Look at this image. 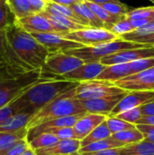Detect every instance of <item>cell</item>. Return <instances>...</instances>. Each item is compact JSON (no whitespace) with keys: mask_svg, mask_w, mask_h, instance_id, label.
<instances>
[{"mask_svg":"<svg viewBox=\"0 0 154 155\" xmlns=\"http://www.w3.org/2000/svg\"><path fill=\"white\" fill-rule=\"evenodd\" d=\"M79 84L78 82L67 80H50L34 84L18 97L23 113L36 114L50 103L75 89Z\"/></svg>","mask_w":154,"mask_h":155,"instance_id":"1","label":"cell"},{"mask_svg":"<svg viewBox=\"0 0 154 155\" xmlns=\"http://www.w3.org/2000/svg\"><path fill=\"white\" fill-rule=\"evenodd\" d=\"M5 32L10 46L22 62L32 70L44 66L50 53L30 33L15 24L6 28Z\"/></svg>","mask_w":154,"mask_h":155,"instance_id":"2","label":"cell"},{"mask_svg":"<svg viewBox=\"0 0 154 155\" xmlns=\"http://www.w3.org/2000/svg\"><path fill=\"white\" fill-rule=\"evenodd\" d=\"M74 91L75 89L66 93L34 114L27 125V129L54 119L87 114L80 100L74 97Z\"/></svg>","mask_w":154,"mask_h":155,"instance_id":"3","label":"cell"},{"mask_svg":"<svg viewBox=\"0 0 154 155\" xmlns=\"http://www.w3.org/2000/svg\"><path fill=\"white\" fill-rule=\"evenodd\" d=\"M143 47H150V45L135 43L133 41H127L118 37L110 42L93 46H83L80 48L68 50L64 53L71 55H74L82 59L84 63H92L100 62L102 58L123 50L137 49Z\"/></svg>","mask_w":154,"mask_h":155,"instance_id":"4","label":"cell"},{"mask_svg":"<svg viewBox=\"0 0 154 155\" xmlns=\"http://www.w3.org/2000/svg\"><path fill=\"white\" fill-rule=\"evenodd\" d=\"M50 81L43 78L42 70L35 69L15 77L5 79L0 82V108L12 103L20 97L34 84L42 82Z\"/></svg>","mask_w":154,"mask_h":155,"instance_id":"5","label":"cell"},{"mask_svg":"<svg viewBox=\"0 0 154 155\" xmlns=\"http://www.w3.org/2000/svg\"><path fill=\"white\" fill-rule=\"evenodd\" d=\"M84 62L64 52L50 53L44 66L41 68L42 76L47 80H63L61 76L76 69Z\"/></svg>","mask_w":154,"mask_h":155,"instance_id":"6","label":"cell"},{"mask_svg":"<svg viewBox=\"0 0 154 155\" xmlns=\"http://www.w3.org/2000/svg\"><path fill=\"white\" fill-rule=\"evenodd\" d=\"M127 93H129V91L122 89L113 83L95 79L81 82L75 88L74 97L79 100H88L116 96Z\"/></svg>","mask_w":154,"mask_h":155,"instance_id":"7","label":"cell"},{"mask_svg":"<svg viewBox=\"0 0 154 155\" xmlns=\"http://www.w3.org/2000/svg\"><path fill=\"white\" fill-rule=\"evenodd\" d=\"M153 66L154 57L144 58L131 63L113 64L106 66V68L102 72V74L96 78V80L115 83L121 79L133 75Z\"/></svg>","mask_w":154,"mask_h":155,"instance_id":"8","label":"cell"},{"mask_svg":"<svg viewBox=\"0 0 154 155\" xmlns=\"http://www.w3.org/2000/svg\"><path fill=\"white\" fill-rule=\"evenodd\" d=\"M62 35L65 39L80 43L84 46L97 45L118 38L108 29L95 27H85L77 31L62 33Z\"/></svg>","mask_w":154,"mask_h":155,"instance_id":"9","label":"cell"},{"mask_svg":"<svg viewBox=\"0 0 154 155\" xmlns=\"http://www.w3.org/2000/svg\"><path fill=\"white\" fill-rule=\"evenodd\" d=\"M41 45H43L49 53L66 52L68 50L83 47L80 43L65 39L62 33L48 32V33H32L31 34Z\"/></svg>","mask_w":154,"mask_h":155,"instance_id":"10","label":"cell"},{"mask_svg":"<svg viewBox=\"0 0 154 155\" xmlns=\"http://www.w3.org/2000/svg\"><path fill=\"white\" fill-rule=\"evenodd\" d=\"M113 84L129 92L154 91V66L133 75L121 79Z\"/></svg>","mask_w":154,"mask_h":155,"instance_id":"11","label":"cell"},{"mask_svg":"<svg viewBox=\"0 0 154 155\" xmlns=\"http://www.w3.org/2000/svg\"><path fill=\"white\" fill-rule=\"evenodd\" d=\"M151 57H154V46L123 50L102 58L100 63L106 66H109L113 64L131 63L133 61Z\"/></svg>","mask_w":154,"mask_h":155,"instance_id":"12","label":"cell"},{"mask_svg":"<svg viewBox=\"0 0 154 155\" xmlns=\"http://www.w3.org/2000/svg\"><path fill=\"white\" fill-rule=\"evenodd\" d=\"M154 102V91H132L125 95L115 106L109 116H115L124 111L141 107L143 104Z\"/></svg>","mask_w":154,"mask_h":155,"instance_id":"13","label":"cell"},{"mask_svg":"<svg viewBox=\"0 0 154 155\" xmlns=\"http://www.w3.org/2000/svg\"><path fill=\"white\" fill-rule=\"evenodd\" d=\"M128 94L129 93L105 98L80 100V102L87 113L109 116L115 106L119 104V102Z\"/></svg>","mask_w":154,"mask_h":155,"instance_id":"14","label":"cell"},{"mask_svg":"<svg viewBox=\"0 0 154 155\" xmlns=\"http://www.w3.org/2000/svg\"><path fill=\"white\" fill-rule=\"evenodd\" d=\"M106 68V65L103 64L100 62H92L84 63L76 69L64 74L62 77L63 80L74 81V82H85L95 80L102 72Z\"/></svg>","mask_w":154,"mask_h":155,"instance_id":"15","label":"cell"},{"mask_svg":"<svg viewBox=\"0 0 154 155\" xmlns=\"http://www.w3.org/2000/svg\"><path fill=\"white\" fill-rule=\"evenodd\" d=\"M15 25L23 30L32 33H59L57 29L50 23V21L41 13H35L17 19Z\"/></svg>","mask_w":154,"mask_h":155,"instance_id":"16","label":"cell"},{"mask_svg":"<svg viewBox=\"0 0 154 155\" xmlns=\"http://www.w3.org/2000/svg\"><path fill=\"white\" fill-rule=\"evenodd\" d=\"M107 116L95 114H85L83 115L74 125V130L76 135V139L82 141L88 134H90L98 125L106 120Z\"/></svg>","mask_w":154,"mask_h":155,"instance_id":"17","label":"cell"},{"mask_svg":"<svg viewBox=\"0 0 154 155\" xmlns=\"http://www.w3.org/2000/svg\"><path fill=\"white\" fill-rule=\"evenodd\" d=\"M41 14L44 15L50 21V23L57 29L59 33H69V32L77 31V30L88 27V26H84V25L75 23L70 18L48 7H45V9L43 12H41Z\"/></svg>","mask_w":154,"mask_h":155,"instance_id":"18","label":"cell"},{"mask_svg":"<svg viewBox=\"0 0 154 155\" xmlns=\"http://www.w3.org/2000/svg\"><path fill=\"white\" fill-rule=\"evenodd\" d=\"M81 148V141L77 139L60 140L56 143L36 150V155H73Z\"/></svg>","mask_w":154,"mask_h":155,"instance_id":"19","label":"cell"},{"mask_svg":"<svg viewBox=\"0 0 154 155\" xmlns=\"http://www.w3.org/2000/svg\"><path fill=\"white\" fill-rule=\"evenodd\" d=\"M72 8L85 22V24L89 27L106 29L105 25L99 19V17L94 14V12L85 2H76L72 5Z\"/></svg>","mask_w":154,"mask_h":155,"instance_id":"20","label":"cell"},{"mask_svg":"<svg viewBox=\"0 0 154 155\" xmlns=\"http://www.w3.org/2000/svg\"><path fill=\"white\" fill-rule=\"evenodd\" d=\"M33 116H34L33 114H25V113H21L14 115L0 124V133L15 132L20 129L27 127Z\"/></svg>","mask_w":154,"mask_h":155,"instance_id":"21","label":"cell"},{"mask_svg":"<svg viewBox=\"0 0 154 155\" xmlns=\"http://www.w3.org/2000/svg\"><path fill=\"white\" fill-rule=\"evenodd\" d=\"M28 129L27 127L15 132H2L0 133V155H3L16 142L26 139Z\"/></svg>","mask_w":154,"mask_h":155,"instance_id":"22","label":"cell"},{"mask_svg":"<svg viewBox=\"0 0 154 155\" xmlns=\"http://www.w3.org/2000/svg\"><path fill=\"white\" fill-rule=\"evenodd\" d=\"M120 155H154V143L147 139L120 148Z\"/></svg>","mask_w":154,"mask_h":155,"instance_id":"23","label":"cell"},{"mask_svg":"<svg viewBox=\"0 0 154 155\" xmlns=\"http://www.w3.org/2000/svg\"><path fill=\"white\" fill-rule=\"evenodd\" d=\"M84 2L90 6V8L94 12V14L99 17V19L105 25V27L108 30H110L114 24H116L117 22L126 17V16L112 15L107 10H105L100 4H96L91 1H84Z\"/></svg>","mask_w":154,"mask_h":155,"instance_id":"24","label":"cell"},{"mask_svg":"<svg viewBox=\"0 0 154 155\" xmlns=\"http://www.w3.org/2000/svg\"><path fill=\"white\" fill-rule=\"evenodd\" d=\"M125 146L124 143L114 140L112 137H109L107 139L98 141L95 143H93L89 145H86L84 147H82L77 152L78 153H94V152H100L104 150H110V149H115V148H122Z\"/></svg>","mask_w":154,"mask_h":155,"instance_id":"25","label":"cell"},{"mask_svg":"<svg viewBox=\"0 0 154 155\" xmlns=\"http://www.w3.org/2000/svg\"><path fill=\"white\" fill-rule=\"evenodd\" d=\"M112 132L110 131L106 120L102 123L100 125H98L90 134H88L84 139H83L81 141V148L84 147L86 145H89L93 143L98 142V141H102L104 139H107L109 137L112 136Z\"/></svg>","mask_w":154,"mask_h":155,"instance_id":"26","label":"cell"},{"mask_svg":"<svg viewBox=\"0 0 154 155\" xmlns=\"http://www.w3.org/2000/svg\"><path fill=\"white\" fill-rule=\"evenodd\" d=\"M111 137L116 141H119V142L124 143L125 145L137 143L145 139L144 135L137 129V127L134 129H130V130H126V131H123L121 133L113 134H112Z\"/></svg>","mask_w":154,"mask_h":155,"instance_id":"27","label":"cell"},{"mask_svg":"<svg viewBox=\"0 0 154 155\" xmlns=\"http://www.w3.org/2000/svg\"><path fill=\"white\" fill-rule=\"evenodd\" d=\"M7 5L15 15L16 19L23 18L32 14H35L28 0H6Z\"/></svg>","mask_w":154,"mask_h":155,"instance_id":"28","label":"cell"},{"mask_svg":"<svg viewBox=\"0 0 154 155\" xmlns=\"http://www.w3.org/2000/svg\"><path fill=\"white\" fill-rule=\"evenodd\" d=\"M46 7L70 18L71 20H73L74 22L79 24V25H84V26H88L85 22L74 12V10L72 8V6H68V5H59V4H55V3H53V2H48L47 5H46ZM89 27V26H88Z\"/></svg>","mask_w":154,"mask_h":155,"instance_id":"29","label":"cell"},{"mask_svg":"<svg viewBox=\"0 0 154 155\" xmlns=\"http://www.w3.org/2000/svg\"><path fill=\"white\" fill-rule=\"evenodd\" d=\"M59 141L60 140L56 136H54L51 134H42L38 136H36L35 138H34L32 141H30L29 146L34 151H36L39 149L49 147V146L56 143Z\"/></svg>","mask_w":154,"mask_h":155,"instance_id":"30","label":"cell"},{"mask_svg":"<svg viewBox=\"0 0 154 155\" xmlns=\"http://www.w3.org/2000/svg\"><path fill=\"white\" fill-rule=\"evenodd\" d=\"M16 17L6 1L0 5V30H5L16 23Z\"/></svg>","mask_w":154,"mask_h":155,"instance_id":"31","label":"cell"},{"mask_svg":"<svg viewBox=\"0 0 154 155\" xmlns=\"http://www.w3.org/2000/svg\"><path fill=\"white\" fill-rule=\"evenodd\" d=\"M21 113H23L22 104L20 103L19 98H17L12 103L0 108V124L7 119H9L10 117Z\"/></svg>","mask_w":154,"mask_h":155,"instance_id":"32","label":"cell"},{"mask_svg":"<svg viewBox=\"0 0 154 155\" xmlns=\"http://www.w3.org/2000/svg\"><path fill=\"white\" fill-rule=\"evenodd\" d=\"M106 123H107V125H108V127H109V129L113 134H117V133H121V132H123L126 130L136 128L135 124L124 122L121 119H118L115 116H107Z\"/></svg>","mask_w":154,"mask_h":155,"instance_id":"33","label":"cell"},{"mask_svg":"<svg viewBox=\"0 0 154 155\" xmlns=\"http://www.w3.org/2000/svg\"><path fill=\"white\" fill-rule=\"evenodd\" d=\"M42 134H51L56 136L59 140H67V139H76V135L73 127H59V128H49L44 130ZM39 134V135H40Z\"/></svg>","mask_w":154,"mask_h":155,"instance_id":"34","label":"cell"},{"mask_svg":"<svg viewBox=\"0 0 154 155\" xmlns=\"http://www.w3.org/2000/svg\"><path fill=\"white\" fill-rule=\"evenodd\" d=\"M102 6L107 10L109 13L114 15H121V16H126V14L129 12L128 7L126 5L120 2V0H113L110 2H106L103 4H100Z\"/></svg>","mask_w":154,"mask_h":155,"instance_id":"35","label":"cell"},{"mask_svg":"<svg viewBox=\"0 0 154 155\" xmlns=\"http://www.w3.org/2000/svg\"><path fill=\"white\" fill-rule=\"evenodd\" d=\"M126 18L130 20L154 18V6L141 7L129 10V12L126 14Z\"/></svg>","mask_w":154,"mask_h":155,"instance_id":"36","label":"cell"},{"mask_svg":"<svg viewBox=\"0 0 154 155\" xmlns=\"http://www.w3.org/2000/svg\"><path fill=\"white\" fill-rule=\"evenodd\" d=\"M110 31L113 34H114L116 36L120 37L125 34H128V33L134 31V28L132 25L131 20L125 17V18L122 19L121 21L117 22L116 24H114L112 26V28L110 29Z\"/></svg>","mask_w":154,"mask_h":155,"instance_id":"37","label":"cell"},{"mask_svg":"<svg viewBox=\"0 0 154 155\" xmlns=\"http://www.w3.org/2000/svg\"><path fill=\"white\" fill-rule=\"evenodd\" d=\"M142 116H143V114L141 113L140 107L133 108V109L124 111V112L120 113L117 115H115V117H117L118 119H121L124 122H127L129 124H133L135 125L139 123Z\"/></svg>","mask_w":154,"mask_h":155,"instance_id":"38","label":"cell"},{"mask_svg":"<svg viewBox=\"0 0 154 155\" xmlns=\"http://www.w3.org/2000/svg\"><path fill=\"white\" fill-rule=\"evenodd\" d=\"M154 33V19L149 23L148 25H146L145 26L142 27V28H139L137 30H134L131 33H128V34H125L122 36H120V38L122 39H124V40H127V41H130L131 39L134 38V37H137V36H142V35H150V34H153Z\"/></svg>","mask_w":154,"mask_h":155,"instance_id":"39","label":"cell"},{"mask_svg":"<svg viewBox=\"0 0 154 155\" xmlns=\"http://www.w3.org/2000/svg\"><path fill=\"white\" fill-rule=\"evenodd\" d=\"M29 148H30L29 142L26 139H23V140L16 142L3 155H21Z\"/></svg>","mask_w":154,"mask_h":155,"instance_id":"40","label":"cell"},{"mask_svg":"<svg viewBox=\"0 0 154 155\" xmlns=\"http://www.w3.org/2000/svg\"><path fill=\"white\" fill-rule=\"evenodd\" d=\"M130 41L139 43V44H143V45H150V46H154V33L153 34H150V35H146L134 37V38L131 39Z\"/></svg>","mask_w":154,"mask_h":155,"instance_id":"41","label":"cell"},{"mask_svg":"<svg viewBox=\"0 0 154 155\" xmlns=\"http://www.w3.org/2000/svg\"><path fill=\"white\" fill-rule=\"evenodd\" d=\"M28 2L30 3V5L32 6V9L34 10V13L43 12L45 9L46 5L48 3V2L44 1V0H28Z\"/></svg>","mask_w":154,"mask_h":155,"instance_id":"42","label":"cell"},{"mask_svg":"<svg viewBox=\"0 0 154 155\" xmlns=\"http://www.w3.org/2000/svg\"><path fill=\"white\" fill-rule=\"evenodd\" d=\"M73 155H120V148L104 150V151L94 152V153H75Z\"/></svg>","mask_w":154,"mask_h":155,"instance_id":"43","label":"cell"},{"mask_svg":"<svg viewBox=\"0 0 154 155\" xmlns=\"http://www.w3.org/2000/svg\"><path fill=\"white\" fill-rule=\"evenodd\" d=\"M137 129L144 135V137L154 135V125H147V124H136Z\"/></svg>","mask_w":154,"mask_h":155,"instance_id":"44","label":"cell"},{"mask_svg":"<svg viewBox=\"0 0 154 155\" xmlns=\"http://www.w3.org/2000/svg\"><path fill=\"white\" fill-rule=\"evenodd\" d=\"M140 110H141V113L143 115H146V116L152 115V116H154V102L142 105L140 107Z\"/></svg>","mask_w":154,"mask_h":155,"instance_id":"45","label":"cell"},{"mask_svg":"<svg viewBox=\"0 0 154 155\" xmlns=\"http://www.w3.org/2000/svg\"><path fill=\"white\" fill-rule=\"evenodd\" d=\"M154 18H147V19H137V20H131L132 25L134 28V30H137L139 28H142L151 23Z\"/></svg>","mask_w":154,"mask_h":155,"instance_id":"46","label":"cell"},{"mask_svg":"<svg viewBox=\"0 0 154 155\" xmlns=\"http://www.w3.org/2000/svg\"><path fill=\"white\" fill-rule=\"evenodd\" d=\"M137 124H147V125H154V116L152 115H143L141 120Z\"/></svg>","mask_w":154,"mask_h":155,"instance_id":"47","label":"cell"},{"mask_svg":"<svg viewBox=\"0 0 154 155\" xmlns=\"http://www.w3.org/2000/svg\"><path fill=\"white\" fill-rule=\"evenodd\" d=\"M50 2H53V3H55V4H59V5H63L72 6L77 1L76 0H50Z\"/></svg>","mask_w":154,"mask_h":155,"instance_id":"48","label":"cell"},{"mask_svg":"<svg viewBox=\"0 0 154 155\" xmlns=\"http://www.w3.org/2000/svg\"><path fill=\"white\" fill-rule=\"evenodd\" d=\"M21 155H36V153H35V151H34L33 149L29 148V149H27L24 153H22Z\"/></svg>","mask_w":154,"mask_h":155,"instance_id":"49","label":"cell"},{"mask_svg":"<svg viewBox=\"0 0 154 155\" xmlns=\"http://www.w3.org/2000/svg\"><path fill=\"white\" fill-rule=\"evenodd\" d=\"M86 1H91V2L96 3V4H103V3L110 2V1H113V0H86Z\"/></svg>","mask_w":154,"mask_h":155,"instance_id":"50","label":"cell"},{"mask_svg":"<svg viewBox=\"0 0 154 155\" xmlns=\"http://www.w3.org/2000/svg\"><path fill=\"white\" fill-rule=\"evenodd\" d=\"M145 139H147V140H148V141H150L151 143H154V135H152V136H148V137H146Z\"/></svg>","mask_w":154,"mask_h":155,"instance_id":"51","label":"cell"},{"mask_svg":"<svg viewBox=\"0 0 154 155\" xmlns=\"http://www.w3.org/2000/svg\"><path fill=\"white\" fill-rule=\"evenodd\" d=\"M6 0H0V5L2 4V3H4V2H5Z\"/></svg>","mask_w":154,"mask_h":155,"instance_id":"52","label":"cell"},{"mask_svg":"<svg viewBox=\"0 0 154 155\" xmlns=\"http://www.w3.org/2000/svg\"><path fill=\"white\" fill-rule=\"evenodd\" d=\"M77 2H84L85 0H76Z\"/></svg>","mask_w":154,"mask_h":155,"instance_id":"53","label":"cell"},{"mask_svg":"<svg viewBox=\"0 0 154 155\" xmlns=\"http://www.w3.org/2000/svg\"><path fill=\"white\" fill-rule=\"evenodd\" d=\"M150 1H151V2H152V3L154 5V0H150Z\"/></svg>","mask_w":154,"mask_h":155,"instance_id":"54","label":"cell"},{"mask_svg":"<svg viewBox=\"0 0 154 155\" xmlns=\"http://www.w3.org/2000/svg\"><path fill=\"white\" fill-rule=\"evenodd\" d=\"M44 1H46V2H49L50 0H44Z\"/></svg>","mask_w":154,"mask_h":155,"instance_id":"55","label":"cell"},{"mask_svg":"<svg viewBox=\"0 0 154 155\" xmlns=\"http://www.w3.org/2000/svg\"><path fill=\"white\" fill-rule=\"evenodd\" d=\"M85 1H86V0H85Z\"/></svg>","mask_w":154,"mask_h":155,"instance_id":"56","label":"cell"}]
</instances>
